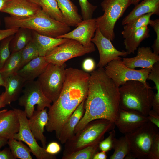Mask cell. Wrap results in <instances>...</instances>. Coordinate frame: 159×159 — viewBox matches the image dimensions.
Here are the masks:
<instances>
[{
  "label": "cell",
  "mask_w": 159,
  "mask_h": 159,
  "mask_svg": "<svg viewBox=\"0 0 159 159\" xmlns=\"http://www.w3.org/2000/svg\"><path fill=\"white\" fill-rule=\"evenodd\" d=\"M115 126L114 122L105 119L90 122L64 143L63 155L99 143L104 139L105 133L114 129Z\"/></svg>",
  "instance_id": "5"
},
{
  "label": "cell",
  "mask_w": 159,
  "mask_h": 159,
  "mask_svg": "<svg viewBox=\"0 0 159 159\" xmlns=\"http://www.w3.org/2000/svg\"><path fill=\"white\" fill-rule=\"evenodd\" d=\"M4 21L6 29L26 28L54 38H58L71 30L69 26L52 18L42 9L30 17L17 18L10 16L5 17Z\"/></svg>",
  "instance_id": "3"
},
{
  "label": "cell",
  "mask_w": 159,
  "mask_h": 159,
  "mask_svg": "<svg viewBox=\"0 0 159 159\" xmlns=\"http://www.w3.org/2000/svg\"><path fill=\"white\" fill-rule=\"evenodd\" d=\"M153 13H150L141 16L124 25L121 32L123 37H128L142 27L149 25Z\"/></svg>",
  "instance_id": "29"
},
{
  "label": "cell",
  "mask_w": 159,
  "mask_h": 159,
  "mask_svg": "<svg viewBox=\"0 0 159 159\" xmlns=\"http://www.w3.org/2000/svg\"><path fill=\"white\" fill-rule=\"evenodd\" d=\"M91 42L96 46L99 52L98 68H103L111 61L121 59L120 56L125 57L128 54L126 51H120L115 48L111 41L105 37L98 28Z\"/></svg>",
  "instance_id": "13"
},
{
  "label": "cell",
  "mask_w": 159,
  "mask_h": 159,
  "mask_svg": "<svg viewBox=\"0 0 159 159\" xmlns=\"http://www.w3.org/2000/svg\"><path fill=\"white\" fill-rule=\"evenodd\" d=\"M49 64L44 57L39 56L20 69L17 74L25 82L33 81L44 72Z\"/></svg>",
  "instance_id": "21"
},
{
  "label": "cell",
  "mask_w": 159,
  "mask_h": 159,
  "mask_svg": "<svg viewBox=\"0 0 159 159\" xmlns=\"http://www.w3.org/2000/svg\"><path fill=\"white\" fill-rule=\"evenodd\" d=\"M9 0H0V11Z\"/></svg>",
  "instance_id": "47"
},
{
  "label": "cell",
  "mask_w": 159,
  "mask_h": 159,
  "mask_svg": "<svg viewBox=\"0 0 159 159\" xmlns=\"http://www.w3.org/2000/svg\"><path fill=\"white\" fill-rule=\"evenodd\" d=\"M141 0H131V4L135 6Z\"/></svg>",
  "instance_id": "50"
},
{
  "label": "cell",
  "mask_w": 159,
  "mask_h": 159,
  "mask_svg": "<svg viewBox=\"0 0 159 159\" xmlns=\"http://www.w3.org/2000/svg\"><path fill=\"white\" fill-rule=\"evenodd\" d=\"M159 159V134L155 138L153 143L149 159Z\"/></svg>",
  "instance_id": "39"
},
{
  "label": "cell",
  "mask_w": 159,
  "mask_h": 159,
  "mask_svg": "<svg viewBox=\"0 0 159 159\" xmlns=\"http://www.w3.org/2000/svg\"><path fill=\"white\" fill-rule=\"evenodd\" d=\"M119 88L106 75L103 68L91 72L84 113L74 129V134L95 120L105 119L115 122L120 108Z\"/></svg>",
  "instance_id": "1"
},
{
  "label": "cell",
  "mask_w": 159,
  "mask_h": 159,
  "mask_svg": "<svg viewBox=\"0 0 159 159\" xmlns=\"http://www.w3.org/2000/svg\"><path fill=\"white\" fill-rule=\"evenodd\" d=\"M46 151L49 154L55 155L58 153L61 150L59 144L56 142L49 143L45 148Z\"/></svg>",
  "instance_id": "40"
},
{
  "label": "cell",
  "mask_w": 159,
  "mask_h": 159,
  "mask_svg": "<svg viewBox=\"0 0 159 159\" xmlns=\"http://www.w3.org/2000/svg\"><path fill=\"white\" fill-rule=\"evenodd\" d=\"M11 151L15 159H32L31 150L21 141L14 138L8 139V143Z\"/></svg>",
  "instance_id": "30"
},
{
  "label": "cell",
  "mask_w": 159,
  "mask_h": 159,
  "mask_svg": "<svg viewBox=\"0 0 159 159\" xmlns=\"http://www.w3.org/2000/svg\"><path fill=\"white\" fill-rule=\"evenodd\" d=\"M78 1L81 7L82 20L92 19L94 12L97 6L92 5L88 0H78Z\"/></svg>",
  "instance_id": "36"
},
{
  "label": "cell",
  "mask_w": 159,
  "mask_h": 159,
  "mask_svg": "<svg viewBox=\"0 0 159 159\" xmlns=\"http://www.w3.org/2000/svg\"><path fill=\"white\" fill-rule=\"evenodd\" d=\"M4 80L0 73V86L4 87Z\"/></svg>",
  "instance_id": "48"
},
{
  "label": "cell",
  "mask_w": 159,
  "mask_h": 159,
  "mask_svg": "<svg viewBox=\"0 0 159 159\" xmlns=\"http://www.w3.org/2000/svg\"><path fill=\"white\" fill-rule=\"evenodd\" d=\"M116 132L114 129L110 131L108 136L99 143V148L102 151L107 152L113 149L116 139Z\"/></svg>",
  "instance_id": "37"
},
{
  "label": "cell",
  "mask_w": 159,
  "mask_h": 159,
  "mask_svg": "<svg viewBox=\"0 0 159 159\" xmlns=\"http://www.w3.org/2000/svg\"><path fill=\"white\" fill-rule=\"evenodd\" d=\"M122 61L125 65L132 69L138 67L152 69L159 62V55L153 52L150 47H142L138 48L136 56L123 58Z\"/></svg>",
  "instance_id": "17"
},
{
  "label": "cell",
  "mask_w": 159,
  "mask_h": 159,
  "mask_svg": "<svg viewBox=\"0 0 159 159\" xmlns=\"http://www.w3.org/2000/svg\"><path fill=\"white\" fill-rule=\"evenodd\" d=\"M14 35L3 40L0 44V69L2 67L11 54L9 44Z\"/></svg>",
  "instance_id": "35"
},
{
  "label": "cell",
  "mask_w": 159,
  "mask_h": 159,
  "mask_svg": "<svg viewBox=\"0 0 159 159\" xmlns=\"http://www.w3.org/2000/svg\"><path fill=\"white\" fill-rule=\"evenodd\" d=\"M90 74L83 70L66 69L63 87L57 100L49 108L48 120L45 127L49 132H55L59 138L64 124L79 105L86 100Z\"/></svg>",
  "instance_id": "2"
},
{
  "label": "cell",
  "mask_w": 159,
  "mask_h": 159,
  "mask_svg": "<svg viewBox=\"0 0 159 159\" xmlns=\"http://www.w3.org/2000/svg\"><path fill=\"white\" fill-rule=\"evenodd\" d=\"M149 25L153 29L156 34V38L152 46L153 52L159 54V19L154 20H150Z\"/></svg>",
  "instance_id": "38"
},
{
  "label": "cell",
  "mask_w": 159,
  "mask_h": 159,
  "mask_svg": "<svg viewBox=\"0 0 159 159\" xmlns=\"http://www.w3.org/2000/svg\"><path fill=\"white\" fill-rule=\"evenodd\" d=\"M32 41L36 47L39 56L45 57L49 52L69 39L54 38L39 34L32 30Z\"/></svg>",
  "instance_id": "22"
},
{
  "label": "cell",
  "mask_w": 159,
  "mask_h": 159,
  "mask_svg": "<svg viewBox=\"0 0 159 159\" xmlns=\"http://www.w3.org/2000/svg\"><path fill=\"white\" fill-rule=\"evenodd\" d=\"M41 7L29 0H9L0 12L17 18H24L35 14Z\"/></svg>",
  "instance_id": "16"
},
{
  "label": "cell",
  "mask_w": 159,
  "mask_h": 159,
  "mask_svg": "<svg viewBox=\"0 0 159 159\" xmlns=\"http://www.w3.org/2000/svg\"><path fill=\"white\" fill-rule=\"evenodd\" d=\"M20 51V69L32 60L39 56L38 49L32 40Z\"/></svg>",
  "instance_id": "34"
},
{
  "label": "cell",
  "mask_w": 159,
  "mask_h": 159,
  "mask_svg": "<svg viewBox=\"0 0 159 159\" xmlns=\"http://www.w3.org/2000/svg\"><path fill=\"white\" fill-rule=\"evenodd\" d=\"M129 13L123 19L124 25L134 19L150 13L159 15V0H143L135 6Z\"/></svg>",
  "instance_id": "24"
},
{
  "label": "cell",
  "mask_w": 159,
  "mask_h": 159,
  "mask_svg": "<svg viewBox=\"0 0 159 159\" xmlns=\"http://www.w3.org/2000/svg\"><path fill=\"white\" fill-rule=\"evenodd\" d=\"M23 95L19 99V104L23 107L27 118H30L37 105V110L49 108L52 102L44 95L37 80L25 82Z\"/></svg>",
  "instance_id": "10"
},
{
  "label": "cell",
  "mask_w": 159,
  "mask_h": 159,
  "mask_svg": "<svg viewBox=\"0 0 159 159\" xmlns=\"http://www.w3.org/2000/svg\"><path fill=\"white\" fill-rule=\"evenodd\" d=\"M40 2L42 9L44 12L52 18L65 23L56 0H40Z\"/></svg>",
  "instance_id": "31"
},
{
  "label": "cell",
  "mask_w": 159,
  "mask_h": 159,
  "mask_svg": "<svg viewBox=\"0 0 159 159\" xmlns=\"http://www.w3.org/2000/svg\"><path fill=\"white\" fill-rule=\"evenodd\" d=\"M20 51L11 53L2 67L0 69V73L4 80L17 74L20 69Z\"/></svg>",
  "instance_id": "28"
},
{
  "label": "cell",
  "mask_w": 159,
  "mask_h": 159,
  "mask_svg": "<svg viewBox=\"0 0 159 159\" xmlns=\"http://www.w3.org/2000/svg\"><path fill=\"white\" fill-rule=\"evenodd\" d=\"M85 100L79 105L63 125L58 139L62 144L74 135V129L84 113Z\"/></svg>",
  "instance_id": "23"
},
{
  "label": "cell",
  "mask_w": 159,
  "mask_h": 159,
  "mask_svg": "<svg viewBox=\"0 0 159 159\" xmlns=\"http://www.w3.org/2000/svg\"><path fill=\"white\" fill-rule=\"evenodd\" d=\"M105 67L106 75L118 87L126 82L131 80L140 81L147 87H150L147 82V80L151 69H132L125 65L121 59L110 61Z\"/></svg>",
  "instance_id": "9"
},
{
  "label": "cell",
  "mask_w": 159,
  "mask_h": 159,
  "mask_svg": "<svg viewBox=\"0 0 159 159\" xmlns=\"http://www.w3.org/2000/svg\"><path fill=\"white\" fill-rule=\"evenodd\" d=\"M107 158L106 152L101 151L100 152H97L93 156V159H106Z\"/></svg>",
  "instance_id": "45"
},
{
  "label": "cell",
  "mask_w": 159,
  "mask_h": 159,
  "mask_svg": "<svg viewBox=\"0 0 159 159\" xmlns=\"http://www.w3.org/2000/svg\"><path fill=\"white\" fill-rule=\"evenodd\" d=\"M1 110H0V112L1 111Z\"/></svg>",
  "instance_id": "53"
},
{
  "label": "cell",
  "mask_w": 159,
  "mask_h": 159,
  "mask_svg": "<svg viewBox=\"0 0 159 159\" xmlns=\"http://www.w3.org/2000/svg\"><path fill=\"white\" fill-rule=\"evenodd\" d=\"M32 40V30L20 28L11 41L10 49L11 53L20 51Z\"/></svg>",
  "instance_id": "27"
},
{
  "label": "cell",
  "mask_w": 159,
  "mask_h": 159,
  "mask_svg": "<svg viewBox=\"0 0 159 159\" xmlns=\"http://www.w3.org/2000/svg\"><path fill=\"white\" fill-rule=\"evenodd\" d=\"M19 29L18 28H13L5 29H0V41L9 36L14 35Z\"/></svg>",
  "instance_id": "42"
},
{
  "label": "cell",
  "mask_w": 159,
  "mask_h": 159,
  "mask_svg": "<svg viewBox=\"0 0 159 159\" xmlns=\"http://www.w3.org/2000/svg\"><path fill=\"white\" fill-rule=\"evenodd\" d=\"M65 23L69 26H77L82 21L77 6L70 0H56Z\"/></svg>",
  "instance_id": "25"
},
{
  "label": "cell",
  "mask_w": 159,
  "mask_h": 159,
  "mask_svg": "<svg viewBox=\"0 0 159 159\" xmlns=\"http://www.w3.org/2000/svg\"><path fill=\"white\" fill-rule=\"evenodd\" d=\"M95 66L94 61L90 58H88L85 59L82 64L83 70L87 72H92L94 70Z\"/></svg>",
  "instance_id": "41"
},
{
  "label": "cell",
  "mask_w": 159,
  "mask_h": 159,
  "mask_svg": "<svg viewBox=\"0 0 159 159\" xmlns=\"http://www.w3.org/2000/svg\"><path fill=\"white\" fill-rule=\"evenodd\" d=\"M0 24H1V21H0Z\"/></svg>",
  "instance_id": "52"
},
{
  "label": "cell",
  "mask_w": 159,
  "mask_h": 159,
  "mask_svg": "<svg viewBox=\"0 0 159 159\" xmlns=\"http://www.w3.org/2000/svg\"><path fill=\"white\" fill-rule=\"evenodd\" d=\"M148 121L147 117L138 112L120 108L114 122L120 132L125 135L134 131Z\"/></svg>",
  "instance_id": "15"
},
{
  "label": "cell",
  "mask_w": 159,
  "mask_h": 159,
  "mask_svg": "<svg viewBox=\"0 0 159 159\" xmlns=\"http://www.w3.org/2000/svg\"><path fill=\"white\" fill-rule=\"evenodd\" d=\"M29 0L39 5L40 6V0Z\"/></svg>",
  "instance_id": "51"
},
{
  "label": "cell",
  "mask_w": 159,
  "mask_h": 159,
  "mask_svg": "<svg viewBox=\"0 0 159 159\" xmlns=\"http://www.w3.org/2000/svg\"><path fill=\"white\" fill-rule=\"evenodd\" d=\"M99 143L86 147L70 154L62 155V159H93L97 152Z\"/></svg>",
  "instance_id": "33"
},
{
  "label": "cell",
  "mask_w": 159,
  "mask_h": 159,
  "mask_svg": "<svg viewBox=\"0 0 159 159\" xmlns=\"http://www.w3.org/2000/svg\"><path fill=\"white\" fill-rule=\"evenodd\" d=\"M149 32L148 25L144 26L124 38V44L128 54L135 53L141 42L149 37Z\"/></svg>",
  "instance_id": "26"
},
{
  "label": "cell",
  "mask_w": 159,
  "mask_h": 159,
  "mask_svg": "<svg viewBox=\"0 0 159 159\" xmlns=\"http://www.w3.org/2000/svg\"><path fill=\"white\" fill-rule=\"evenodd\" d=\"M95 50V47H85L78 41L69 39L54 48L44 57L49 63L61 65L69 59L92 53Z\"/></svg>",
  "instance_id": "11"
},
{
  "label": "cell",
  "mask_w": 159,
  "mask_h": 159,
  "mask_svg": "<svg viewBox=\"0 0 159 159\" xmlns=\"http://www.w3.org/2000/svg\"><path fill=\"white\" fill-rule=\"evenodd\" d=\"M120 108L136 112L147 117L152 108L154 93L140 81L126 82L119 88Z\"/></svg>",
  "instance_id": "4"
},
{
  "label": "cell",
  "mask_w": 159,
  "mask_h": 159,
  "mask_svg": "<svg viewBox=\"0 0 159 159\" xmlns=\"http://www.w3.org/2000/svg\"><path fill=\"white\" fill-rule=\"evenodd\" d=\"M4 80L5 90L0 95L6 105L17 100L25 82L18 74L7 77Z\"/></svg>",
  "instance_id": "20"
},
{
  "label": "cell",
  "mask_w": 159,
  "mask_h": 159,
  "mask_svg": "<svg viewBox=\"0 0 159 159\" xmlns=\"http://www.w3.org/2000/svg\"><path fill=\"white\" fill-rule=\"evenodd\" d=\"M47 108L34 111L33 115L28 119L30 129L34 138L40 141L43 147H46L47 141L44 135V128L48 121Z\"/></svg>",
  "instance_id": "19"
},
{
  "label": "cell",
  "mask_w": 159,
  "mask_h": 159,
  "mask_svg": "<svg viewBox=\"0 0 159 159\" xmlns=\"http://www.w3.org/2000/svg\"><path fill=\"white\" fill-rule=\"evenodd\" d=\"M14 109L18 116L20 125L19 131L14 138L26 143L37 159H56L55 155L49 153L45 148L38 145L30 129L28 119L24 111L18 109Z\"/></svg>",
  "instance_id": "12"
},
{
  "label": "cell",
  "mask_w": 159,
  "mask_h": 159,
  "mask_svg": "<svg viewBox=\"0 0 159 159\" xmlns=\"http://www.w3.org/2000/svg\"><path fill=\"white\" fill-rule=\"evenodd\" d=\"M77 27L71 31L58 38H66L76 40L85 47H95L91 39L97 28L96 18L82 20Z\"/></svg>",
  "instance_id": "14"
},
{
  "label": "cell",
  "mask_w": 159,
  "mask_h": 159,
  "mask_svg": "<svg viewBox=\"0 0 159 159\" xmlns=\"http://www.w3.org/2000/svg\"><path fill=\"white\" fill-rule=\"evenodd\" d=\"M6 105L3 102L1 98L0 95V109L2 107H4L6 106Z\"/></svg>",
  "instance_id": "49"
},
{
  "label": "cell",
  "mask_w": 159,
  "mask_h": 159,
  "mask_svg": "<svg viewBox=\"0 0 159 159\" xmlns=\"http://www.w3.org/2000/svg\"><path fill=\"white\" fill-rule=\"evenodd\" d=\"M65 63L57 65L49 63L37 81L45 96L52 102L58 98L62 89L66 76Z\"/></svg>",
  "instance_id": "8"
},
{
  "label": "cell",
  "mask_w": 159,
  "mask_h": 159,
  "mask_svg": "<svg viewBox=\"0 0 159 159\" xmlns=\"http://www.w3.org/2000/svg\"><path fill=\"white\" fill-rule=\"evenodd\" d=\"M8 140L6 138L0 137V149L7 144Z\"/></svg>",
  "instance_id": "46"
},
{
  "label": "cell",
  "mask_w": 159,
  "mask_h": 159,
  "mask_svg": "<svg viewBox=\"0 0 159 159\" xmlns=\"http://www.w3.org/2000/svg\"><path fill=\"white\" fill-rule=\"evenodd\" d=\"M113 149L114 152L110 157V159H123L130 152V146L125 136L118 139L116 138Z\"/></svg>",
  "instance_id": "32"
},
{
  "label": "cell",
  "mask_w": 159,
  "mask_h": 159,
  "mask_svg": "<svg viewBox=\"0 0 159 159\" xmlns=\"http://www.w3.org/2000/svg\"><path fill=\"white\" fill-rule=\"evenodd\" d=\"M147 118L149 121L159 128V113L151 109L149 112Z\"/></svg>",
  "instance_id": "43"
},
{
  "label": "cell",
  "mask_w": 159,
  "mask_h": 159,
  "mask_svg": "<svg viewBox=\"0 0 159 159\" xmlns=\"http://www.w3.org/2000/svg\"><path fill=\"white\" fill-rule=\"evenodd\" d=\"M0 159H15L10 148H5L0 151Z\"/></svg>",
  "instance_id": "44"
},
{
  "label": "cell",
  "mask_w": 159,
  "mask_h": 159,
  "mask_svg": "<svg viewBox=\"0 0 159 159\" xmlns=\"http://www.w3.org/2000/svg\"><path fill=\"white\" fill-rule=\"evenodd\" d=\"M131 4V0H103L101 3L104 13L96 18L97 28L111 41L115 38L114 29L117 21Z\"/></svg>",
  "instance_id": "7"
},
{
  "label": "cell",
  "mask_w": 159,
  "mask_h": 159,
  "mask_svg": "<svg viewBox=\"0 0 159 159\" xmlns=\"http://www.w3.org/2000/svg\"><path fill=\"white\" fill-rule=\"evenodd\" d=\"M159 134V128L150 121L134 131L125 134L130 152L138 159H149L154 140Z\"/></svg>",
  "instance_id": "6"
},
{
  "label": "cell",
  "mask_w": 159,
  "mask_h": 159,
  "mask_svg": "<svg viewBox=\"0 0 159 159\" xmlns=\"http://www.w3.org/2000/svg\"><path fill=\"white\" fill-rule=\"evenodd\" d=\"M19 122L17 114L14 109L1 110L0 112V137L8 139L14 138L19 130Z\"/></svg>",
  "instance_id": "18"
}]
</instances>
